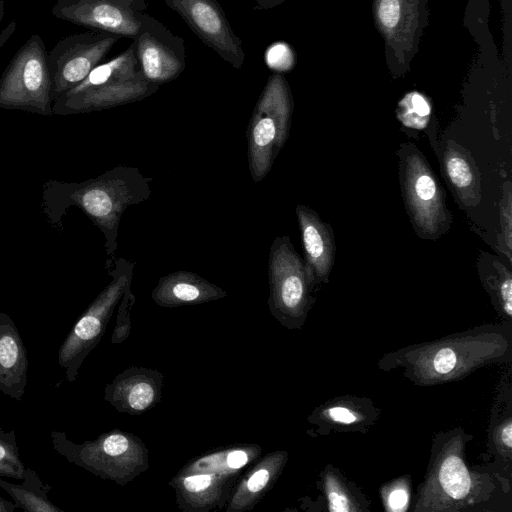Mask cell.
<instances>
[{
  "label": "cell",
  "instance_id": "obj_24",
  "mask_svg": "<svg viewBox=\"0 0 512 512\" xmlns=\"http://www.w3.org/2000/svg\"><path fill=\"white\" fill-rule=\"evenodd\" d=\"M444 167L452 185L461 195L471 194L477 187V173L470 159L458 149H447L444 154Z\"/></svg>",
  "mask_w": 512,
  "mask_h": 512
},
{
  "label": "cell",
  "instance_id": "obj_29",
  "mask_svg": "<svg viewBox=\"0 0 512 512\" xmlns=\"http://www.w3.org/2000/svg\"><path fill=\"white\" fill-rule=\"evenodd\" d=\"M265 61L274 72L283 73L293 68L295 56L288 44L275 42L267 48Z\"/></svg>",
  "mask_w": 512,
  "mask_h": 512
},
{
  "label": "cell",
  "instance_id": "obj_23",
  "mask_svg": "<svg viewBox=\"0 0 512 512\" xmlns=\"http://www.w3.org/2000/svg\"><path fill=\"white\" fill-rule=\"evenodd\" d=\"M254 450L252 448H234L217 451L197 459L183 471L232 476L256 457L257 453Z\"/></svg>",
  "mask_w": 512,
  "mask_h": 512
},
{
  "label": "cell",
  "instance_id": "obj_27",
  "mask_svg": "<svg viewBox=\"0 0 512 512\" xmlns=\"http://www.w3.org/2000/svg\"><path fill=\"white\" fill-rule=\"evenodd\" d=\"M324 491L327 498L328 510L331 512L359 511L360 505L344 481L333 472L324 474Z\"/></svg>",
  "mask_w": 512,
  "mask_h": 512
},
{
  "label": "cell",
  "instance_id": "obj_2",
  "mask_svg": "<svg viewBox=\"0 0 512 512\" xmlns=\"http://www.w3.org/2000/svg\"><path fill=\"white\" fill-rule=\"evenodd\" d=\"M503 327H486L391 353L387 362L400 366L416 384L432 385L464 376L474 368L510 354ZM510 334V333H509ZM508 334V335H509Z\"/></svg>",
  "mask_w": 512,
  "mask_h": 512
},
{
  "label": "cell",
  "instance_id": "obj_33",
  "mask_svg": "<svg viewBox=\"0 0 512 512\" xmlns=\"http://www.w3.org/2000/svg\"><path fill=\"white\" fill-rule=\"evenodd\" d=\"M506 203L502 205V221H504V236L508 251L511 250V196L510 190L507 191Z\"/></svg>",
  "mask_w": 512,
  "mask_h": 512
},
{
  "label": "cell",
  "instance_id": "obj_9",
  "mask_svg": "<svg viewBox=\"0 0 512 512\" xmlns=\"http://www.w3.org/2000/svg\"><path fill=\"white\" fill-rule=\"evenodd\" d=\"M268 278V305L272 314L287 326L301 325L311 304L314 279L288 236H278L271 244Z\"/></svg>",
  "mask_w": 512,
  "mask_h": 512
},
{
  "label": "cell",
  "instance_id": "obj_11",
  "mask_svg": "<svg viewBox=\"0 0 512 512\" xmlns=\"http://www.w3.org/2000/svg\"><path fill=\"white\" fill-rule=\"evenodd\" d=\"M426 4L427 0H374L375 24L391 71L404 72L416 53L427 22Z\"/></svg>",
  "mask_w": 512,
  "mask_h": 512
},
{
  "label": "cell",
  "instance_id": "obj_36",
  "mask_svg": "<svg viewBox=\"0 0 512 512\" xmlns=\"http://www.w3.org/2000/svg\"><path fill=\"white\" fill-rule=\"evenodd\" d=\"M3 15H4V1L0 0V25H1V21H2ZM4 43H5V41L3 40V38H2V36L0 34V48H1V46Z\"/></svg>",
  "mask_w": 512,
  "mask_h": 512
},
{
  "label": "cell",
  "instance_id": "obj_28",
  "mask_svg": "<svg viewBox=\"0 0 512 512\" xmlns=\"http://www.w3.org/2000/svg\"><path fill=\"white\" fill-rule=\"evenodd\" d=\"M319 418L323 423L337 426L365 424L368 421L367 413L361 412L359 405L352 400H337L323 407Z\"/></svg>",
  "mask_w": 512,
  "mask_h": 512
},
{
  "label": "cell",
  "instance_id": "obj_21",
  "mask_svg": "<svg viewBox=\"0 0 512 512\" xmlns=\"http://www.w3.org/2000/svg\"><path fill=\"white\" fill-rule=\"evenodd\" d=\"M0 488L6 491L18 505L27 512H63L49 499L51 486L44 483L38 474L26 467L22 482L14 484L0 478Z\"/></svg>",
  "mask_w": 512,
  "mask_h": 512
},
{
  "label": "cell",
  "instance_id": "obj_3",
  "mask_svg": "<svg viewBox=\"0 0 512 512\" xmlns=\"http://www.w3.org/2000/svg\"><path fill=\"white\" fill-rule=\"evenodd\" d=\"M464 432L441 433L434 440L428 472L415 511H455L484 503L496 484L466 463Z\"/></svg>",
  "mask_w": 512,
  "mask_h": 512
},
{
  "label": "cell",
  "instance_id": "obj_4",
  "mask_svg": "<svg viewBox=\"0 0 512 512\" xmlns=\"http://www.w3.org/2000/svg\"><path fill=\"white\" fill-rule=\"evenodd\" d=\"M159 85L145 79L138 66L134 42L111 60L96 66L74 88L53 103V113L68 116L101 111L141 101Z\"/></svg>",
  "mask_w": 512,
  "mask_h": 512
},
{
  "label": "cell",
  "instance_id": "obj_15",
  "mask_svg": "<svg viewBox=\"0 0 512 512\" xmlns=\"http://www.w3.org/2000/svg\"><path fill=\"white\" fill-rule=\"evenodd\" d=\"M404 189L415 226L424 235L437 234L447 220L443 192L418 152L407 157Z\"/></svg>",
  "mask_w": 512,
  "mask_h": 512
},
{
  "label": "cell",
  "instance_id": "obj_1",
  "mask_svg": "<svg viewBox=\"0 0 512 512\" xmlns=\"http://www.w3.org/2000/svg\"><path fill=\"white\" fill-rule=\"evenodd\" d=\"M151 181L137 167L124 165L82 182L48 180L43 185L41 207L54 226H59L69 207L80 208L105 238V268L109 270L116 259L121 217L129 206L150 197Z\"/></svg>",
  "mask_w": 512,
  "mask_h": 512
},
{
  "label": "cell",
  "instance_id": "obj_7",
  "mask_svg": "<svg viewBox=\"0 0 512 512\" xmlns=\"http://www.w3.org/2000/svg\"><path fill=\"white\" fill-rule=\"evenodd\" d=\"M47 54L37 34L18 49L0 77V108L54 115Z\"/></svg>",
  "mask_w": 512,
  "mask_h": 512
},
{
  "label": "cell",
  "instance_id": "obj_18",
  "mask_svg": "<svg viewBox=\"0 0 512 512\" xmlns=\"http://www.w3.org/2000/svg\"><path fill=\"white\" fill-rule=\"evenodd\" d=\"M225 296L223 289L189 271L162 276L152 291L153 300L163 307L200 304Z\"/></svg>",
  "mask_w": 512,
  "mask_h": 512
},
{
  "label": "cell",
  "instance_id": "obj_10",
  "mask_svg": "<svg viewBox=\"0 0 512 512\" xmlns=\"http://www.w3.org/2000/svg\"><path fill=\"white\" fill-rule=\"evenodd\" d=\"M121 38L90 30L60 39L47 54L54 101L83 81Z\"/></svg>",
  "mask_w": 512,
  "mask_h": 512
},
{
  "label": "cell",
  "instance_id": "obj_35",
  "mask_svg": "<svg viewBox=\"0 0 512 512\" xmlns=\"http://www.w3.org/2000/svg\"><path fill=\"white\" fill-rule=\"evenodd\" d=\"M19 509L14 501H9L0 496V512H14Z\"/></svg>",
  "mask_w": 512,
  "mask_h": 512
},
{
  "label": "cell",
  "instance_id": "obj_17",
  "mask_svg": "<svg viewBox=\"0 0 512 512\" xmlns=\"http://www.w3.org/2000/svg\"><path fill=\"white\" fill-rule=\"evenodd\" d=\"M305 263L314 282L326 281L334 262V242L329 225L304 205L296 207Z\"/></svg>",
  "mask_w": 512,
  "mask_h": 512
},
{
  "label": "cell",
  "instance_id": "obj_30",
  "mask_svg": "<svg viewBox=\"0 0 512 512\" xmlns=\"http://www.w3.org/2000/svg\"><path fill=\"white\" fill-rule=\"evenodd\" d=\"M499 267L500 277L496 280L495 294L500 312L509 320L512 315V279L509 271L501 264Z\"/></svg>",
  "mask_w": 512,
  "mask_h": 512
},
{
  "label": "cell",
  "instance_id": "obj_25",
  "mask_svg": "<svg viewBox=\"0 0 512 512\" xmlns=\"http://www.w3.org/2000/svg\"><path fill=\"white\" fill-rule=\"evenodd\" d=\"M397 112L403 125L423 129L429 122L431 106L424 95L419 92H410L399 102Z\"/></svg>",
  "mask_w": 512,
  "mask_h": 512
},
{
  "label": "cell",
  "instance_id": "obj_12",
  "mask_svg": "<svg viewBox=\"0 0 512 512\" xmlns=\"http://www.w3.org/2000/svg\"><path fill=\"white\" fill-rule=\"evenodd\" d=\"M134 42L135 56L146 80L162 85L178 78L186 67L183 38L166 25L144 13Z\"/></svg>",
  "mask_w": 512,
  "mask_h": 512
},
{
  "label": "cell",
  "instance_id": "obj_32",
  "mask_svg": "<svg viewBox=\"0 0 512 512\" xmlns=\"http://www.w3.org/2000/svg\"><path fill=\"white\" fill-rule=\"evenodd\" d=\"M491 433L496 451L502 456L507 455L508 459H510L512 448V419L510 413L500 422L496 423Z\"/></svg>",
  "mask_w": 512,
  "mask_h": 512
},
{
  "label": "cell",
  "instance_id": "obj_8",
  "mask_svg": "<svg viewBox=\"0 0 512 512\" xmlns=\"http://www.w3.org/2000/svg\"><path fill=\"white\" fill-rule=\"evenodd\" d=\"M53 449L69 463L81 467L103 479L125 483L128 474L139 472L143 447L125 433H103L95 440L75 443L65 432L53 430L50 434Z\"/></svg>",
  "mask_w": 512,
  "mask_h": 512
},
{
  "label": "cell",
  "instance_id": "obj_6",
  "mask_svg": "<svg viewBox=\"0 0 512 512\" xmlns=\"http://www.w3.org/2000/svg\"><path fill=\"white\" fill-rule=\"evenodd\" d=\"M135 262L116 258L108 270L111 281L75 323L58 351V364L72 383L87 355L99 343L113 311L131 287Z\"/></svg>",
  "mask_w": 512,
  "mask_h": 512
},
{
  "label": "cell",
  "instance_id": "obj_16",
  "mask_svg": "<svg viewBox=\"0 0 512 512\" xmlns=\"http://www.w3.org/2000/svg\"><path fill=\"white\" fill-rule=\"evenodd\" d=\"M27 350L11 317L0 312V392L20 401L27 385Z\"/></svg>",
  "mask_w": 512,
  "mask_h": 512
},
{
  "label": "cell",
  "instance_id": "obj_31",
  "mask_svg": "<svg viewBox=\"0 0 512 512\" xmlns=\"http://www.w3.org/2000/svg\"><path fill=\"white\" fill-rule=\"evenodd\" d=\"M386 509L393 512L407 510L410 500L409 486L407 481L401 480L393 483L383 496Z\"/></svg>",
  "mask_w": 512,
  "mask_h": 512
},
{
  "label": "cell",
  "instance_id": "obj_20",
  "mask_svg": "<svg viewBox=\"0 0 512 512\" xmlns=\"http://www.w3.org/2000/svg\"><path fill=\"white\" fill-rule=\"evenodd\" d=\"M149 371L135 370L117 376L105 388V400L119 411L141 413L149 409L157 399L156 376Z\"/></svg>",
  "mask_w": 512,
  "mask_h": 512
},
{
  "label": "cell",
  "instance_id": "obj_19",
  "mask_svg": "<svg viewBox=\"0 0 512 512\" xmlns=\"http://www.w3.org/2000/svg\"><path fill=\"white\" fill-rule=\"evenodd\" d=\"M231 476L213 473L182 471L173 484L176 487L178 502L188 510H209L214 505L223 504L229 488Z\"/></svg>",
  "mask_w": 512,
  "mask_h": 512
},
{
  "label": "cell",
  "instance_id": "obj_14",
  "mask_svg": "<svg viewBox=\"0 0 512 512\" xmlns=\"http://www.w3.org/2000/svg\"><path fill=\"white\" fill-rule=\"evenodd\" d=\"M191 31L234 68H242L245 51L222 6L216 0H164Z\"/></svg>",
  "mask_w": 512,
  "mask_h": 512
},
{
  "label": "cell",
  "instance_id": "obj_34",
  "mask_svg": "<svg viewBox=\"0 0 512 512\" xmlns=\"http://www.w3.org/2000/svg\"><path fill=\"white\" fill-rule=\"evenodd\" d=\"M287 0H255L254 10H268L275 8Z\"/></svg>",
  "mask_w": 512,
  "mask_h": 512
},
{
  "label": "cell",
  "instance_id": "obj_26",
  "mask_svg": "<svg viewBox=\"0 0 512 512\" xmlns=\"http://www.w3.org/2000/svg\"><path fill=\"white\" fill-rule=\"evenodd\" d=\"M25 468L15 431L0 428V477L22 480Z\"/></svg>",
  "mask_w": 512,
  "mask_h": 512
},
{
  "label": "cell",
  "instance_id": "obj_22",
  "mask_svg": "<svg viewBox=\"0 0 512 512\" xmlns=\"http://www.w3.org/2000/svg\"><path fill=\"white\" fill-rule=\"evenodd\" d=\"M284 458V453H275L259 463L238 486L231 500L229 510L240 511L251 508L275 479L283 465Z\"/></svg>",
  "mask_w": 512,
  "mask_h": 512
},
{
  "label": "cell",
  "instance_id": "obj_13",
  "mask_svg": "<svg viewBox=\"0 0 512 512\" xmlns=\"http://www.w3.org/2000/svg\"><path fill=\"white\" fill-rule=\"evenodd\" d=\"M147 8L145 0H57L51 13L90 30L133 39Z\"/></svg>",
  "mask_w": 512,
  "mask_h": 512
},
{
  "label": "cell",
  "instance_id": "obj_5",
  "mask_svg": "<svg viewBox=\"0 0 512 512\" xmlns=\"http://www.w3.org/2000/svg\"><path fill=\"white\" fill-rule=\"evenodd\" d=\"M293 97L282 73H272L251 114L247 128V158L251 178L262 181L284 146L291 125Z\"/></svg>",
  "mask_w": 512,
  "mask_h": 512
}]
</instances>
